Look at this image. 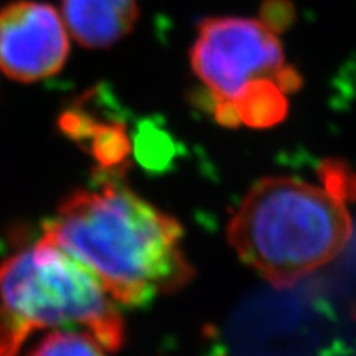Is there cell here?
Returning a JSON list of instances; mask_svg holds the SVG:
<instances>
[{"instance_id": "cell-1", "label": "cell", "mask_w": 356, "mask_h": 356, "mask_svg": "<svg viewBox=\"0 0 356 356\" xmlns=\"http://www.w3.org/2000/svg\"><path fill=\"white\" fill-rule=\"evenodd\" d=\"M184 228L121 181L101 175L95 188L71 193L44 225L51 244L95 275L109 297L144 305L193 277L181 249Z\"/></svg>"}, {"instance_id": "cell-2", "label": "cell", "mask_w": 356, "mask_h": 356, "mask_svg": "<svg viewBox=\"0 0 356 356\" xmlns=\"http://www.w3.org/2000/svg\"><path fill=\"white\" fill-rule=\"evenodd\" d=\"M350 236L343 203L287 177L257 181L228 226V241L244 264L279 289L335 259Z\"/></svg>"}, {"instance_id": "cell-3", "label": "cell", "mask_w": 356, "mask_h": 356, "mask_svg": "<svg viewBox=\"0 0 356 356\" xmlns=\"http://www.w3.org/2000/svg\"><path fill=\"white\" fill-rule=\"evenodd\" d=\"M81 325L106 350L124 343V320L86 267L40 241L0 264V356H15L40 328Z\"/></svg>"}, {"instance_id": "cell-4", "label": "cell", "mask_w": 356, "mask_h": 356, "mask_svg": "<svg viewBox=\"0 0 356 356\" xmlns=\"http://www.w3.org/2000/svg\"><path fill=\"white\" fill-rule=\"evenodd\" d=\"M190 65L218 101H233L249 81L270 78L284 66L277 35L259 20L208 17L198 24Z\"/></svg>"}, {"instance_id": "cell-5", "label": "cell", "mask_w": 356, "mask_h": 356, "mask_svg": "<svg viewBox=\"0 0 356 356\" xmlns=\"http://www.w3.org/2000/svg\"><path fill=\"white\" fill-rule=\"evenodd\" d=\"M70 55V33L55 7L17 0L0 8V71L20 83L51 78Z\"/></svg>"}, {"instance_id": "cell-6", "label": "cell", "mask_w": 356, "mask_h": 356, "mask_svg": "<svg viewBox=\"0 0 356 356\" xmlns=\"http://www.w3.org/2000/svg\"><path fill=\"white\" fill-rule=\"evenodd\" d=\"M61 13L66 30L79 44L102 50L132 32L140 8L137 0H63Z\"/></svg>"}, {"instance_id": "cell-7", "label": "cell", "mask_w": 356, "mask_h": 356, "mask_svg": "<svg viewBox=\"0 0 356 356\" xmlns=\"http://www.w3.org/2000/svg\"><path fill=\"white\" fill-rule=\"evenodd\" d=\"M241 124L252 129H269L287 118L289 102L270 78L249 81L233 99Z\"/></svg>"}, {"instance_id": "cell-8", "label": "cell", "mask_w": 356, "mask_h": 356, "mask_svg": "<svg viewBox=\"0 0 356 356\" xmlns=\"http://www.w3.org/2000/svg\"><path fill=\"white\" fill-rule=\"evenodd\" d=\"M84 145L96 159L101 175L122 177L131 165L129 155L132 152V140L122 122L97 121Z\"/></svg>"}, {"instance_id": "cell-9", "label": "cell", "mask_w": 356, "mask_h": 356, "mask_svg": "<svg viewBox=\"0 0 356 356\" xmlns=\"http://www.w3.org/2000/svg\"><path fill=\"white\" fill-rule=\"evenodd\" d=\"M136 154L142 165L150 170H163L170 167L175 145L165 131L159 129L157 124L145 121L136 136Z\"/></svg>"}, {"instance_id": "cell-10", "label": "cell", "mask_w": 356, "mask_h": 356, "mask_svg": "<svg viewBox=\"0 0 356 356\" xmlns=\"http://www.w3.org/2000/svg\"><path fill=\"white\" fill-rule=\"evenodd\" d=\"M102 348L89 332L58 330L44 337L30 356H106Z\"/></svg>"}, {"instance_id": "cell-11", "label": "cell", "mask_w": 356, "mask_h": 356, "mask_svg": "<svg viewBox=\"0 0 356 356\" xmlns=\"http://www.w3.org/2000/svg\"><path fill=\"white\" fill-rule=\"evenodd\" d=\"M318 177L325 190L338 202H355L356 200V172L345 160L327 159L320 163Z\"/></svg>"}, {"instance_id": "cell-12", "label": "cell", "mask_w": 356, "mask_h": 356, "mask_svg": "<svg viewBox=\"0 0 356 356\" xmlns=\"http://www.w3.org/2000/svg\"><path fill=\"white\" fill-rule=\"evenodd\" d=\"M297 20V10L292 0H262L259 22L274 35L286 33Z\"/></svg>"}, {"instance_id": "cell-13", "label": "cell", "mask_w": 356, "mask_h": 356, "mask_svg": "<svg viewBox=\"0 0 356 356\" xmlns=\"http://www.w3.org/2000/svg\"><path fill=\"white\" fill-rule=\"evenodd\" d=\"M273 81L277 84V88L284 95H293V92L300 91L304 78L300 73L291 65H284L273 74Z\"/></svg>"}, {"instance_id": "cell-14", "label": "cell", "mask_w": 356, "mask_h": 356, "mask_svg": "<svg viewBox=\"0 0 356 356\" xmlns=\"http://www.w3.org/2000/svg\"><path fill=\"white\" fill-rule=\"evenodd\" d=\"M213 118L220 126L228 129H236L241 124L238 109H236L233 101H218L215 111H213Z\"/></svg>"}]
</instances>
